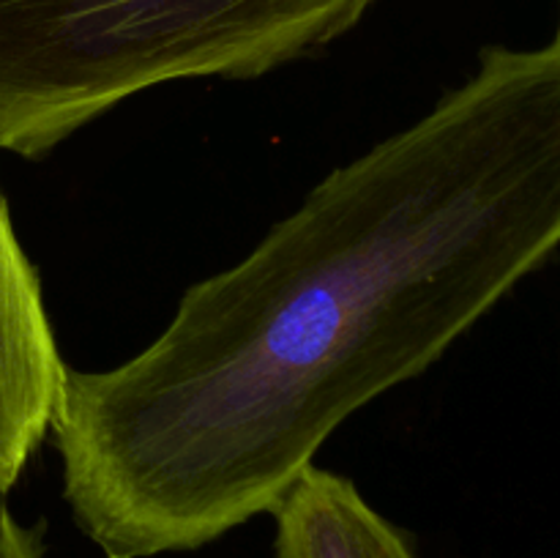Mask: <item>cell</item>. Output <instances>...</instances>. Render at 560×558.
<instances>
[{
  "label": "cell",
  "instance_id": "obj_2",
  "mask_svg": "<svg viewBox=\"0 0 560 558\" xmlns=\"http://www.w3.org/2000/svg\"><path fill=\"white\" fill-rule=\"evenodd\" d=\"M375 0H0V148L44 156L137 91L249 80L348 33Z\"/></svg>",
  "mask_w": 560,
  "mask_h": 558
},
{
  "label": "cell",
  "instance_id": "obj_3",
  "mask_svg": "<svg viewBox=\"0 0 560 558\" xmlns=\"http://www.w3.org/2000/svg\"><path fill=\"white\" fill-rule=\"evenodd\" d=\"M66 370L38 277L0 195V496L49 432Z\"/></svg>",
  "mask_w": 560,
  "mask_h": 558
},
{
  "label": "cell",
  "instance_id": "obj_1",
  "mask_svg": "<svg viewBox=\"0 0 560 558\" xmlns=\"http://www.w3.org/2000/svg\"><path fill=\"white\" fill-rule=\"evenodd\" d=\"M560 246V33L492 47L430 115L334 170L140 356L66 370L63 496L107 558L273 512L328 435L419 375Z\"/></svg>",
  "mask_w": 560,
  "mask_h": 558
},
{
  "label": "cell",
  "instance_id": "obj_5",
  "mask_svg": "<svg viewBox=\"0 0 560 558\" xmlns=\"http://www.w3.org/2000/svg\"><path fill=\"white\" fill-rule=\"evenodd\" d=\"M0 558H44L36 531L25 528L3 501H0Z\"/></svg>",
  "mask_w": 560,
  "mask_h": 558
},
{
  "label": "cell",
  "instance_id": "obj_4",
  "mask_svg": "<svg viewBox=\"0 0 560 558\" xmlns=\"http://www.w3.org/2000/svg\"><path fill=\"white\" fill-rule=\"evenodd\" d=\"M271 514L279 558H416L353 481L315 465L301 470Z\"/></svg>",
  "mask_w": 560,
  "mask_h": 558
},
{
  "label": "cell",
  "instance_id": "obj_6",
  "mask_svg": "<svg viewBox=\"0 0 560 558\" xmlns=\"http://www.w3.org/2000/svg\"><path fill=\"white\" fill-rule=\"evenodd\" d=\"M558 33H560V31H558Z\"/></svg>",
  "mask_w": 560,
  "mask_h": 558
}]
</instances>
